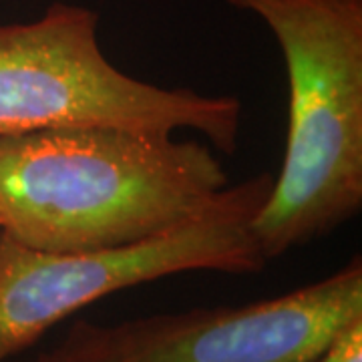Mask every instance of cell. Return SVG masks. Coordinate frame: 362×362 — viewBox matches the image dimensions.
<instances>
[{"label": "cell", "instance_id": "6da1fadb", "mask_svg": "<svg viewBox=\"0 0 362 362\" xmlns=\"http://www.w3.org/2000/svg\"><path fill=\"white\" fill-rule=\"evenodd\" d=\"M214 147L173 133L81 125L0 137V232L45 252L153 240L216 204Z\"/></svg>", "mask_w": 362, "mask_h": 362}, {"label": "cell", "instance_id": "7a4b0ae2", "mask_svg": "<svg viewBox=\"0 0 362 362\" xmlns=\"http://www.w3.org/2000/svg\"><path fill=\"white\" fill-rule=\"evenodd\" d=\"M259 16L288 75L280 175L254 235L266 259L338 230L362 207V0H226Z\"/></svg>", "mask_w": 362, "mask_h": 362}, {"label": "cell", "instance_id": "3957f363", "mask_svg": "<svg viewBox=\"0 0 362 362\" xmlns=\"http://www.w3.org/2000/svg\"><path fill=\"white\" fill-rule=\"evenodd\" d=\"M244 105L131 77L105 57L99 14L52 2L37 21L0 25V137L26 131L113 125L202 133L221 153L238 149Z\"/></svg>", "mask_w": 362, "mask_h": 362}, {"label": "cell", "instance_id": "277c9868", "mask_svg": "<svg viewBox=\"0 0 362 362\" xmlns=\"http://www.w3.org/2000/svg\"><path fill=\"white\" fill-rule=\"evenodd\" d=\"M274 187L270 173L230 183L189 223L141 244L99 252H45L0 232V362L52 326L119 290L183 272L256 274L268 259L254 220Z\"/></svg>", "mask_w": 362, "mask_h": 362}, {"label": "cell", "instance_id": "5b68a950", "mask_svg": "<svg viewBox=\"0 0 362 362\" xmlns=\"http://www.w3.org/2000/svg\"><path fill=\"white\" fill-rule=\"evenodd\" d=\"M362 316V262L282 296L119 324L77 320L35 362H308Z\"/></svg>", "mask_w": 362, "mask_h": 362}, {"label": "cell", "instance_id": "8992f818", "mask_svg": "<svg viewBox=\"0 0 362 362\" xmlns=\"http://www.w3.org/2000/svg\"><path fill=\"white\" fill-rule=\"evenodd\" d=\"M308 362H362V316L346 324Z\"/></svg>", "mask_w": 362, "mask_h": 362}]
</instances>
